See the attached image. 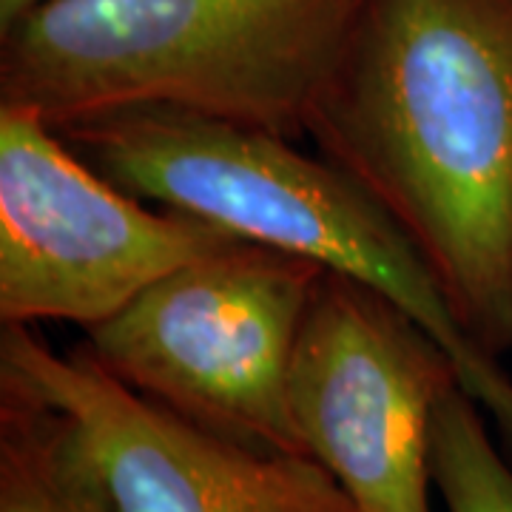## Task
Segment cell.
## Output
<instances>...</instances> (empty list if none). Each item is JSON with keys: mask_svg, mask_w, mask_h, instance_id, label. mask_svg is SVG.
Here are the masks:
<instances>
[{"mask_svg": "<svg viewBox=\"0 0 512 512\" xmlns=\"http://www.w3.org/2000/svg\"><path fill=\"white\" fill-rule=\"evenodd\" d=\"M308 140L424 256L461 330L512 350V0H365Z\"/></svg>", "mask_w": 512, "mask_h": 512, "instance_id": "6da1fadb", "label": "cell"}, {"mask_svg": "<svg viewBox=\"0 0 512 512\" xmlns=\"http://www.w3.org/2000/svg\"><path fill=\"white\" fill-rule=\"evenodd\" d=\"M365 0H43L0 29V106L49 126L177 109L308 140Z\"/></svg>", "mask_w": 512, "mask_h": 512, "instance_id": "7a4b0ae2", "label": "cell"}, {"mask_svg": "<svg viewBox=\"0 0 512 512\" xmlns=\"http://www.w3.org/2000/svg\"><path fill=\"white\" fill-rule=\"evenodd\" d=\"M57 131L128 194L311 256L393 299L439 339L512 447L510 373L470 342L413 239L348 171L268 131L157 106L92 114Z\"/></svg>", "mask_w": 512, "mask_h": 512, "instance_id": "3957f363", "label": "cell"}, {"mask_svg": "<svg viewBox=\"0 0 512 512\" xmlns=\"http://www.w3.org/2000/svg\"><path fill=\"white\" fill-rule=\"evenodd\" d=\"M325 271L311 256L237 239L148 285L86 330L80 350L183 419L259 450L311 456L288 379Z\"/></svg>", "mask_w": 512, "mask_h": 512, "instance_id": "277c9868", "label": "cell"}, {"mask_svg": "<svg viewBox=\"0 0 512 512\" xmlns=\"http://www.w3.org/2000/svg\"><path fill=\"white\" fill-rule=\"evenodd\" d=\"M123 191L55 126L0 106V325L94 328L234 231Z\"/></svg>", "mask_w": 512, "mask_h": 512, "instance_id": "5b68a950", "label": "cell"}, {"mask_svg": "<svg viewBox=\"0 0 512 512\" xmlns=\"http://www.w3.org/2000/svg\"><path fill=\"white\" fill-rule=\"evenodd\" d=\"M461 384L441 342L384 293L325 271L291 362L293 419L359 512H430L433 416Z\"/></svg>", "mask_w": 512, "mask_h": 512, "instance_id": "8992f818", "label": "cell"}, {"mask_svg": "<svg viewBox=\"0 0 512 512\" xmlns=\"http://www.w3.org/2000/svg\"><path fill=\"white\" fill-rule=\"evenodd\" d=\"M0 370L66 410L120 512H359L311 456L214 433L117 382L74 345L0 325Z\"/></svg>", "mask_w": 512, "mask_h": 512, "instance_id": "52a82bcc", "label": "cell"}, {"mask_svg": "<svg viewBox=\"0 0 512 512\" xmlns=\"http://www.w3.org/2000/svg\"><path fill=\"white\" fill-rule=\"evenodd\" d=\"M0 512H120L72 416L3 370Z\"/></svg>", "mask_w": 512, "mask_h": 512, "instance_id": "ba28073f", "label": "cell"}, {"mask_svg": "<svg viewBox=\"0 0 512 512\" xmlns=\"http://www.w3.org/2000/svg\"><path fill=\"white\" fill-rule=\"evenodd\" d=\"M433 484L447 512H512V464L495 447L484 407L464 384L436 404Z\"/></svg>", "mask_w": 512, "mask_h": 512, "instance_id": "9c48e42d", "label": "cell"}, {"mask_svg": "<svg viewBox=\"0 0 512 512\" xmlns=\"http://www.w3.org/2000/svg\"><path fill=\"white\" fill-rule=\"evenodd\" d=\"M37 3H43V0H0V29L23 18L29 9H35Z\"/></svg>", "mask_w": 512, "mask_h": 512, "instance_id": "30bf717a", "label": "cell"}]
</instances>
